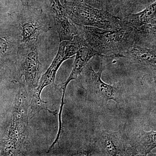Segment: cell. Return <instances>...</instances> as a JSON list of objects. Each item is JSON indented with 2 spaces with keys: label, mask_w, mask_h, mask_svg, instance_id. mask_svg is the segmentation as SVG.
<instances>
[{
  "label": "cell",
  "mask_w": 156,
  "mask_h": 156,
  "mask_svg": "<svg viewBox=\"0 0 156 156\" xmlns=\"http://www.w3.org/2000/svg\"><path fill=\"white\" fill-rule=\"evenodd\" d=\"M78 26L79 33L99 56L122 57L134 45L151 48L156 46L155 40L152 37L137 29L123 23L122 27L116 29Z\"/></svg>",
  "instance_id": "1"
},
{
  "label": "cell",
  "mask_w": 156,
  "mask_h": 156,
  "mask_svg": "<svg viewBox=\"0 0 156 156\" xmlns=\"http://www.w3.org/2000/svg\"><path fill=\"white\" fill-rule=\"evenodd\" d=\"M104 70L102 63L98 72L92 65H87L80 76L83 77V87L88 99L102 108L108 107V101L113 100L117 103L124 102L123 89L117 84H108L101 79Z\"/></svg>",
  "instance_id": "2"
},
{
  "label": "cell",
  "mask_w": 156,
  "mask_h": 156,
  "mask_svg": "<svg viewBox=\"0 0 156 156\" xmlns=\"http://www.w3.org/2000/svg\"><path fill=\"white\" fill-rule=\"evenodd\" d=\"M66 11L77 26L93 27L103 29H116L122 26V19L106 11L93 8L77 1H65Z\"/></svg>",
  "instance_id": "3"
},
{
  "label": "cell",
  "mask_w": 156,
  "mask_h": 156,
  "mask_svg": "<svg viewBox=\"0 0 156 156\" xmlns=\"http://www.w3.org/2000/svg\"><path fill=\"white\" fill-rule=\"evenodd\" d=\"M78 50L77 41L74 37L72 41L61 42L56 57L46 72L42 76L38 87L34 94L31 103L32 113L35 114L43 110L50 111L46 106L47 102H44L41 99V93L45 87L54 83L56 73L62 62L72 58Z\"/></svg>",
  "instance_id": "4"
},
{
  "label": "cell",
  "mask_w": 156,
  "mask_h": 156,
  "mask_svg": "<svg viewBox=\"0 0 156 156\" xmlns=\"http://www.w3.org/2000/svg\"><path fill=\"white\" fill-rule=\"evenodd\" d=\"M27 121V101L22 87L20 89L13 122L6 143V152L9 154L16 155L21 153L25 143Z\"/></svg>",
  "instance_id": "5"
},
{
  "label": "cell",
  "mask_w": 156,
  "mask_h": 156,
  "mask_svg": "<svg viewBox=\"0 0 156 156\" xmlns=\"http://www.w3.org/2000/svg\"><path fill=\"white\" fill-rule=\"evenodd\" d=\"M96 144L103 155L130 156L138 155L131 146L124 128L114 131L105 130L97 136Z\"/></svg>",
  "instance_id": "6"
},
{
  "label": "cell",
  "mask_w": 156,
  "mask_h": 156,
  "mask_svg": "<svg viewBox=\"0 0 156 156\" xmlns=\"http://www.w3.org/2000/svg\"><path fill=\"white\" fill-rule=\"evenodd\" d=\"M19 50L21 59L20 76H24L29 86L35 87L38 83L42 67L36 46L35 43L23 44Z\"/></svg>",
  "instance_id": "7"
},
{
  "label": "cell",
  "mask_w": 156,
  "mask_h": 156,
  "mask_svg": "<svg viewBox=\"0 0 156 156\" xmlns=\"http://www.w3.org/2000/svg\"><path fill=\"white\" fill-rule=\"evenodd\" d=\"M23 44L34 43L41 34L50 29L49 23L42 12L38 11L23 14L18 22Z\"/></svg>",
  "instance_id": "8"
},
{
  "label": "cell",
  "mask_w": 156,
  "mask_h": 156,
  "mask_svg": "<svg viewBox=\"0 0 156 156\" xmlns=\"http://www.w3.org/2000/svg\"><path fill=\"white\" fill-rule=\"evenodd\" d=\"M75 38L77 41L78 50L76 53V56L72 71L67 80L65 83L59 85L62 90V98H64L65 94L68 84L71 81L75 80L80 76L81 74L88 62L91 58L96 55L97 53L87 44L85 39L80 33L75 36Z\"/></svg>",
  "instance_id": "9"
},
{
  "label": "cell",
  "mask_w": 156,
  "mask_h": 156,
  "mask_svg": "<svg viewBox=\"0 0 156 156\" xmlns=\"http://www.w3.org/2000/svg\"><path fill=\"white\" fill-rule=\"evenodd\" d=\"M50 11L60 42L73 40L79 30L72 25L64 7L59 0H50Z\"/></svg>",
  "instance_id": "10"
},
{
  "label": "cell",
  "mask_w": 156,
  "mask_h": 156,
  "mask_svg": "<svg viewBox=\"0 0 156 156\" xmlns=\"http://www.w3.org/2000/svg\"><path fill=\"white\" fill-rule=\"evenodd\" d=\"M156 2H155L139 12L127 14L122 18V23L137 29L156 30Z\"/></svg>",
  "instance_id": "11"
},
{
  "label": "cell",
  "mask_w": 156,
  "mask_h": 156,
  "mask_svg": "<svg viewBox=\"0 0 156 156\" xmlns=\"http://www.w3.org/2000/svg\"><path fill=\"white\" fill-rule=\"evenodd\" d=\"M122 58L130 63L147 68L156 73V50L143 45L135 44L124 53Z\"/></svg>",
  "instance_id": "12"
},
{
  "label": "cell",
  "mask_w": 156,
  "mask_h": 156,
  "mask_svg": "<svg viewBox=\"0 0 156 156\" xmlns=\"http://www.w3.org/2000/svg\"><path fill=\"white\" fill-rule=\"evenodd\" d=\"M156 131L154 130L146 132L139 128L134 131L129 140L139 155H147L156 147Z\"/></svg>",
  "instance_id": "13"
},
{
  "label": "cell",
  "mask_w": 156,
  "mask_h": 156,
  "mask_svg": "<svg viewBox=\"0 0 156 156\" xmlns=\"http://www.w3.org/2000/svg\"><path fill=\"white\" fill-rule=\"evenodd\" d=\"M155 2L156 0H120L118 14L123 18L127 14L141 11Z\"/></svg>",
  "instance_id": "14"
},
{
  "label": "cell",
  "mask_w": 156,
  "mask_h": 156,
  "mask_svg": "<svg viewBox=\"0 0 156 156\" xmlns=\"http://www.w3.org/2000/svg\"><path fill=\"white\" fill-rule=\"evenodd\" d=\"M85 3L96 9L106 11L117 16L120 0H72Z\"/></svg>",
  "instance_id": "15"
},
{
  "label": "cell",
  "mask_w": 156,
  "mask_h": 156,
  "mask_svg": "<svg viewBox=\"0 0 156 156\" xmlns=\"http://www.w3.org/2000/svg\"><path fill=\"white\" fill-rule=\"evenodd\" d=\"M9 48L8 41L5 38L0 39V51L5 53L8 50Z\"/></svg>",
  "instance_id": "16"
}]
</instances>
